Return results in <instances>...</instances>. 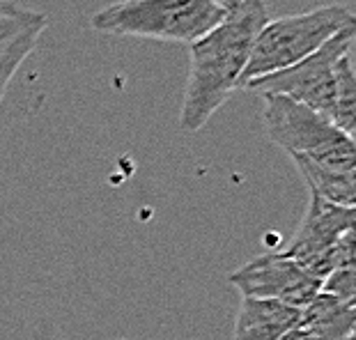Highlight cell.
Returning a JSON list of instances; mask_svg holds the SVG:
<instances>
[{
	"mask_svg": "<svg viewBox=\"0 0 356 340\" xmlns=\"http://www.w3.org/2000/svg\"><path fill=\"white\" fill-rule=\"evenodd\" d=\"M267 21L269 7L264 0H241L225 12L214 30L188 44V79L179 113L181 129L200 131L228 102L232 90L239 88L253 42Z\"/></svg>",
	"mask_w": 356,
	"mask_h": 340,
	"instance_id": "cell-1",
	"label": "cell"
},
{
	"mask_svg": "<svg viewBox=\"0 0 356 340\" xmlns=\"http://www.w3.org/2000/svg\"><path fill=\"white\" fill-rule=\"evenodd\" d=\"M262 124L269 140L292 161H306L336 175H356L354 138L308 106L280 95H262Z\"/></svg>",
	"mask_w": 356,
	"mask_h": 340,
	"instance_id": "cell-2",
	"label": "cell"
},
{
	"mask_svg": "<svg viewBox=\"0 0 356 340\" xmlns=\"http://www.w3.org/2000/svg\"><path fill=\"white\" fill-rule=\"evenodd\" d=\"M225 12L214 0H118L95 12L90 26L108 35L193 44L221 24Z\"/></svg>",
	"mask_w": 356,
	"mask_h": 340,
	"instance_id": "cell-3",
	"label": "cell"
},
{
	"mask_svg": "<svg viewBox=\"0 0 356 340\" xmlns=\"http://www.w3.org/2000/svg\"><path fill=\"white\" fill-rule=\"evenodd\" d=\"M347 28H354V12L347 5H322L274 21L269 19L253 42L239 90L248 81L271 76L306 60Z\"/></svg>",
	"mask_w": 356,
	"mask_h": 340,
	"instance_id": "cell-4",
	"label": "cell"
},
{
	"mask_svg": "<svg viewBox=\"0 0 356 340\" xmlns=\"http://www.w3.org/2000/svg\"><path fill=\"white\" fill-rule=\"evenodd\" d=\"M347 51H354V28H347L331 37L320 51H315L301 63L271 74V76L248 81L241 90L287 97V99L304 104L310 111L329 120L333 111V97H336V67Z\"/></svg>",
	"mask_w": 356,
	"mask_h": 340,
	"instance_id": "cell-5",
	"label": "cell"
},
{
	"mask_svg": "<svg viewBox=\"0 0 356 340\" xmlns=\"http://www.w3.org/2000/svg\"><path fill=\"white\" fill-rule=\"evenodd\" d=\"M228 281L241 297L278 301L299 311L315 299L322 285L280 251H267L241 264L228 276Z\"/></svg>",
	"mask_w": 356,
	"mask_h": 340,
	"instance_id": "cell-6",
	"label": "cell"
},
{
	"mask_svg": "<svg viewBox=\"0 0 356 340\" xmlns=\"http://www.w3.org/2000/svg\"><path fill=\"white\" fill-rule=\"evenodd\" d=\"M354 230V207H340L310 193L308 209L301 218L294 237L287 241L280 253L299 264L306 274L336 241Z\"/></svg>",
	"mask_w": 356,
	"mask_h": 340,
	"instance_id": "cell-7",
	"label": "cell"
},
{
	"mask_svg": "<svg viewBox=\"0 0 356 340\" xmlns=\"http://www.w3.org/2000/svg\"><path fill=\"white\" fill-rule=\"evenodd\" d=\"M47 26V14L0 0V102Z\"/></svg>",
	"mask_w": 356,
	"mask_h": 340,
	"instance_id": "cell-8",
	"label": "cell"
},
{
	"mask_svg": "<svg viewBox=\"0 0 356 340\" xmlns=\"http://www.w3.org/2000/svg\"><path fill=\"white\" fill-rule=\"evenodd\" d=\"M299 308L267 299L241 297L232 340H280L287 331L299 327Z\"/></svg>",
	"mask_w": 356,
	"mask_h": 340,
	"instance_id": "cell-9",
	"label": "cell"
},
{
	"mask_svg": "<svg viewBox=\"0 0 356 340\" xmlns=\"http://www.w3.org/2000/svg\"><path fill=\"white\" fill-rule=\"evenodd\" d=\"M299 327L313 340H354L356 301L317 292L315 299L301 308Z\"/></svg>",
	"mask_w": 356,
	"mask_h": 340,
	"instance_id": "cell-10",
	"label": "cell"
},
{
	"mask_svg": "<svg viewBox=\"0 0 356 340\" xmlns=\"http://www.w3.org/2000/svg\"><path fill=\"white\" fill-rule=\"evenodd\" d=\"M294 165L310 186V193L340 207L356 205V175H336L306 161H294Z\"/></svg>",
	"mask_w": 356,
	"mask_h": 340,
	"instance_id": "cell-11",
	"label": "cell"
},
{
	"mask_svg": "<svg viewBox=\"0 0 356 340\" xmlns=\"http://www.w3.org/2000/svg\"><path fill=\"white\" fill-rule=\"evenodd\" d=\"M331 124L338 127L340 131L354 138V124H356V74L352 63V51H347L338 60L336 67V97H333V111H331Z\"/></svg>",
	"mask_w": 356,
	"mask_h": 340,
	"instance_id": "cell-12",
	"label": "cell"
},
{
	"mask_svg": "<svg viewBox=\"0 0 356 340\" xmlns=\"http://www.w3.org/2000/svg\"><path fill=\"white\" fill-rule=\"evenodd\" d=\"M320 292L331 294L338 299H350L356 301V278H354V267L336 269L324 278L320 285Z\"/></svg>",
	"mask_w": 356,
	"mask_h": 340,
	"instance_id": "cell-13",
	"label": "cell"
},
{
	"mask_svg": "<svg viewBox=\"0 0 356 340\" xmlns=\"http://www.w3.org/2000/svg\"><path fill=\"white\" fill-rule=\"evenodd\" d=\"M280 340H313L301 327H294L292 331H287V334L280 338Z\"/></svg>",
	"mask_w": 356,
	"mask_h": 340,
	"instance_id": "cell-14",
	"label": "cell"
},
{
	"mask_svg": "<svg viewBox=\"0 0 356 340\" xmlns=\"http://www.w3.org/2000/svg\"><path fill=\"white\" fill-rule=\"evenodd\" d=\"M214 3L218 5V7H223V10H232L234 5H239L241 0H214Z\"/></svg>",
	"mask_w": 356,
	"mask_h": 340,
	"instance_id": "cell-15",
	"label": "cell"
},
{
	"mask_svg": "<svg viewBox=\"0 0 356 340\" xmlns=\"http://www.w3.org/2000/svg\"><path fill=\"white\" fill-rule=\"evenodd\" d=\"M118 340H124V338H118Z\"/></svg>",
	"mask_w": 356,
	"mask_h": 340,
	"instance_id": "cell-16",
	"label": "cell"
}]
</instances>
